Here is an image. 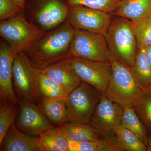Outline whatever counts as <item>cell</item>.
I'll use <instances>...</instances> for the list:
<instances>
[{
	"label": "cell",
	"instance_id": "cell-15",
	"mask_svg": "<svg viewBox=\"0 0 151 151\" xmlns=\"http://www.w3.org/2000/svg\"><path fill=\"white\" fill-rule=\"evenodd\" d=\"M0 151H42V150L38 137L25 134L19 130L14 123L0 143Z\"/></svg>",
	"mask_w": 151,
	"mask_h": 151
},
{
	"label": "cell",
	"instance_id": "cell-7",
	"mask_svg": "<svg viewBox=\"0 0 151 151\" xmlns=\"http://www.w3.org/2000/svg\"><path fill=\"white\" fill-rule=\"evenodd\" d=\"M69 8L62 0H43L22 14L39 29L46 32L67 21Z\"/></svg>",
	"mask_w": 151,
	"mask_h": 151
},
{
	"label": "cell",
	"instance_id": "cell-9",
	"mask_svg": "<svg viewBox=\"0 0 151 151\" xmlns=\"http://www.w3.org/2000/svg\"><path fill=\"white\" fill-rule=\"evenodd\" d=\"M124 108L100 92V100L89 125L101 137L113 136L121 126Z\"/></svg>",
	"mask_w": 151,
	"mask_h": 151
},
{
	"label": "cell",
	"instance_id": "cell-10",
	"mask_svg": "<svg viewBox=\"0 0 151 151\" xmlns=\"http://www.w3.org/2000/svg\"><path fill=\"white\" fill-rule=\"evenodd\" d=\"M70 67L81 81L105 92L112 73L111 62L94 61L84 58H67Z\"/></svg>",
	"mask_w": 151,
	"mask_h": 151
},
{
	"label": "cell",
	"instance_id": "cell-6",
	"mask_svg": "<svg viewBox=\"0 0 151 151\" xmlns=\"http://www.w3.org/2000/svg\"><path fill=\"white\" fill-rule=\"evenodd\" d=\"M42 32L19 14L0 23V35L15 52L28 51L38 36Z\"/></svg>",
	"mask_w": 151,
	"mask_h": 151
},
{
	"label": "cell",
	"instance_id": "cell-24",
	"mask_svg": "<svg viewBox=\"0 0 151 151\" xmlns=\"http://www.w3.org/2000/svg\"><path fill=\"white\" fill-rule=\"evenodd\" d=\"M116 140L124 151H147V147L135 133L120 126L114 134Z\"/></svg>",
	"mask_w": 151,
	"mask_h": 151
},
{
	"label": "cell",
	"instance_id": "cell-18",
	"mask_svg": "<svg viewBox=\"0 0 151 151\" xmlns=\"http://www.w3.org/2000/svg\"><path fill=\"white\" fill-rule=\"evenodd\" d=\"M59 127L63 134L69 140L87 142L97 140L101 138L89 124L68 122Z\"/></svg>",
	"mask_w": 151,
	"mask_h": 151
},
{
	"label": "cell",
	"instance_id": "cell-23",
	"mask_svg": "<svg viewBox=\"0 0 151 151\" xmlns=\"http://www.w3.org/2000/svg\"><path fill=\"white\" fill-rule=\"evenodd\" d=\"M121 127L135 133L147 145L149 134L148 130L132 107L124 108Z\"/></svg>",
	"mask_w": 151,
	"mask_h": 151
},
{
	"label": "cell",
	"instance_id": "cell-30",
	"mask_svg": "<svg viewBox=\"0 0 151 151\" xmlns=\"http://www.w3.org/2000/svg\"><path fill=\"white\" fill-rule=\"evenodd\" d=\"M145 50L147 61L151 68V46L145 48Z\"/></svg>",
	"mask_w": 151,
	"mask_h": 151
},
{
	"label": "cell",
	"instance_id": "cell-12",
	"mask_svg": "<svg viewBox=\"0 0 151 151\" xmlns=\"http://www.w3.org/2000/svg\"><path fill=\"white\" fill-rule=\"evenodd\" d=\"M19 101V111L14 123L21 132L31 137H38L54 127L34 102Z\"/></svg>",
	"mask_w": 151,
	"mask_h": 151
},
{
	"label": "cell",
	"instance_id": "cell-32",
	"mask_svg": "<svg viewBox=\"0 0 151 151\" xmlns=\"http://www.w3.org/2000/svg\"><path fill=\"white\" fill-rule=\"evenodd\" d=\"M147 151H151V134L149 135L147 145Z\"/></svg>",
	"mask_w": 151,
	"mask_h": 151
},
{
	"label": "cell",
	"instance_id": "cell-25",
	"mask_svg": "<svg viewBox=\"0 0 151 151\" xmlns=\"http://www.w3.org/2000/svg\"><path fill=\"white\" fill-rule=\"evenodd\" d=\"M20 106L6 100H0V143L7 131L14 123L19 111Z\"/></svg>",
	"mask_w": 151,
	"mask_h": 151
},
{
	"label": "cell",
	"instance_id": "cell-28",
	"mask_svg": "<svg viewBox=\"0 0 151 151\" xmlns=\"http://www.w3.org/2000/svg\"><path fill=\"white\" fill-rule=\"evenodd\" d=\"M134 31L138 48L151 46V16L134 24Z\"/></svg>",
	"mask_w": 151,
	"mask_h": 151
},
{
	"label": "cell",
	"instance_id": "cell-14",
	"mask_svg": "<svg viewBox=\"0 0 151 151\" xmlns=\"http://www.w3.org/2000/svg\"><path fill=\"white\" fill-rule=\"evenodd\" d=\"M40 68L63 89L67 96L81 83V80L70 67L67 58Z\"/></svg>",
	"mask_w": 151,
	"mask_h": 151
},
{
	"label": "cell",
	"instance_id": "cell-2",
	"mask_svg": "<svg viewBox=\"0 0 151 151\" xmlns=\"http://www.w3.org/2000/svg\"><path fill=\"white\" fill-rule=\"evenodd\" d=\"M104 36L111 60L132 67L138 49L134 24L128 19L117 16L111 20Z\"/></svg>",
	"mask_w": 151,
	"mask_h": 151
},
{
	"label": "cell",
	"instance_id": "cell-20",
	"mask_svg": "<svg viewBox=\"0 0 151 151\" xmlns=\"http://www.w3.org/2000/svg\"><path fill=\"white\" fill-rule=\"evenodd\" d=\"M130 68L141 89L145 90L151 87V68L147 61L145 49H138L134 63Z\"/></svg>",
	"mask_w": 151,
	"mask_h": 151
},
{
	"label": "cell",
	"instance_id": "cell-17",
	"mask_svg": "<svg viewBox=\"0 0 151 151\" xmlns=\"http://www.w3.org/2000/svg\"><path fill=\"white\" fill-rule=\"evenodd\" d=\"M37 105L50 122L56 127L69 122L65 100H41Z\"/></svg>",
	"mask_w": 151,
	"mask_h": 151
},
{
	"label": "cell",
	"instance_id": "cell-19",
	"mask_svg": "<svg viewBox=\"0 0 151 151\" xmlns=\"http://www.w3.org/2000/svg\"><path fill=\"white\" fill-rule=\"evenodd\" d=\"M68 142L69 151H124L114 135L90 142Z\"/></svg>",
	"mask_w": 151,
	"mask_h": 151
},
{
	"label": "cell",
	"instance_id": "cell-22",
	"mask_svg": "<svg viewBox=\"0 0 151 151\" xmlns=\"http://www.w3.org/2000/svg\"><path fill=\"white\" fill-rule=\"evenodd\" d=\"M38 89L41 100H65L67 95L56 82L45 75L39 68Z\"/></svg>",
	"mask_w": 151,
	"mask_h": 151
},
{
	"label": "cell",
	"instance_id": "cell-11",
	"mask_svg": "<svg viewBox=\"0 0 151 151\" xmlns=\"http://www.w3.org/2000/svg\"><path fill=\"white\" fill-rule=\"evenodd\" d=\"M111 14L82 6H69L67 20L75 29L104 35L111 21Z\"/></svg>",
	"mask_w": 151,
	"mask_h": 151
},
{
	"label": "cell",
	"instance_id": "cell-8",
	"mask_svg": "<svg viewBox=\"0 0 151 151\" xmlns=\"http://www.w3.org/2000/svg\"><path fill=\"white\" fill-rule=\"evenodd\" d=\"M70 53L71 57L111 62L104 35L84 30L75 29L70 44Z\"/></svg>",
	"mask_w": 151,
	"mask_h": 151
},
{
	"label": "cell",
	"instance_id": "cell-3",
	"mask_svg": "<svg viewBox=\"0 0 151 151\" xmlns=\"http://www.w3.org/2000/svg\"><path fill=\"white\" fill-rule=\"evenodd\" d=\"M112 73L105 93L123 108H134L143 90L136 82L130 67L115 60L111 61Z\"/></svg>",
	"mask_w": 151,
	"mask_h": 151
},
{
	"label": "cell",
	"instance_id": "cell-4",
	"mask_svg": "<svg viewBox=\"0 0 151 151\" xmlns=\"http://www.w3.org/2000/svg\"><path fill=\"white\" fill-rule=\"evenodd\" d=\"M39 68L26 53H16L13 66V86L19 101H31L37 105L40 102L38 89Z\"/></svg>",
	"mask_w": 151,
	"mask_h": 151
},
{
	"label": "cell",
	"instance_id": "cell-27",
	"mask_svg": "<svg viewBox=\"0 0 151 151\" xmlns=\"http://www.w3.org/2000/svg\"><path fill=\"white\" fill-rule=\"evenodd\" d=\"M69 6H82L112 14L122 0H66Z\"/></svg>",
	"mask_w": 151,
	"mask_h": 151
},
{
	"label": "cell",
	"instance_id": "cell-16",
	"mask_svg": "<svg viewBox=\"0 0 151 151\" xmlns=\"http://www.w3.org/2000/svg\"><path fill=\"white\" fill-rule=\"evenodd\" d=\"M112 14L126 18L136 24L151 16V0H122Z\"/></svg>",
	"mask_w": 151,
	"mask_h": 151
},
{
	"label": "cell",
	"instance_id": "cell-21",
	"mask_svg": "<svg viewBox=\"0 0 151 151\" xmlns=\"http://www.w3.org/2000/svg\"><path fill=\"white\" fill-rule=\"evenodd\" d=\"M38 137L42 151H69L68 140L59 127H54Z\"/></svg>",
	"mask_w": 151,
	"mask_h": 151
},
{
	"label": "cell",
	"instance_id": "cell-31",
	"mask_svg": "<svg viewBox=\"0 0 151 151\" xmlns=\"http://www.w3.org/2000/svg\"><path fill=\"white\" fill-rule=\"evenodd\" d=\"M13 1L19 6L23 9L25 4V0H12Z\"/></svg>",
	"mask_w": 151,
	"mask_h": 151
},
{
	"label": "cell",
	"instance_id": "cell-29",
	"mask_svg": "<svg viewBox=\"0 0 151 151\" xmlns=\"http://www.w3.org/2000/svg\"><path fill=\"white\" fill-rule=\"evenodd\" d=\"M23 9L12 0H0V19H8L20 14Z\"/></svg>",
	"mask_w": 151,
	"mask_h": 151
},
{
	"label": "cell",
	"instance_id": "cell-1",
	"mask_svg": "<svg viewBox=\"0 0 151 151\" xmlns=\"http://www.w3.org/2000/svg\"><path fill=\"white\" fill-rule=\"evenodd\" d=\"M75 31L67 20L54 29L42 32L26 53L40 68L71 57L70 47Z\"/></svg>",
	"mask_w": 151,
	"mask_h": 151
},
{
	"label": "cell",
	"instance_id": "cell-5",
	"mask_svg": "<svg viewBox=\"0 0 151 151\" xmlns=\"http://www.w3.org/2000/svg\"><path fill=\"white\" fill-rule=\"evenodd\" d=\"M100 96V91L81 81L65 100L68 122L89 124Z\"/></svg>",
	"mask_w": 151,
	"mask_h": 151
},
{
	"label": "cell",
	"instance_id": "cell-13",
	"mask_svg": "<svg viewBox=\"0 0 151 151\" xmlns=\"http://www.w3.org/2000/svg\"><path fill=\"white\" fill-rule=\"evenodd\" d=\"M16 52L4 39L0 43V100L19 105L13 86V66Z\"/></svg>",
	"mask_w": 151,
	"mask_h": 151
},
{
	"label": "cell",
	"instance_id": "cell-26",
	"mask_svg": "<svg viewBox=\"0 0 151 151\" xmlns=\"http://www.w3.org/2000/svg\"><path fill=\"white\" fill-rule=\"evenodd\" d=\"M133 108L151 134V86L143 90L142 97Z\"/></svg>",
	"mask_w": 151,
	"mask_h": 151
}]
</instances>
